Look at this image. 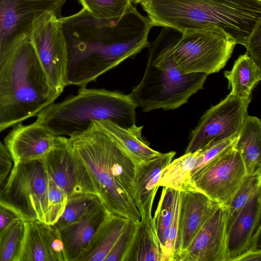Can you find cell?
Returning a JSON list of instances; mask_svg holds the SVG:
<instances>
[{
	"instance_id": "obj_1",
	"label": "cell",
	"mask_w": 261,
	"mask_h": 261,
	"mask_svg": "<svg viewBox=\"0 0 261 261\" xmlns=\"http://www.w3.org/2000/svg\"><path fill=\"white\" fill-rule=\"evenodd\" d=\"M59 21L67 48L65 84L80 88L148 47L153 27L133 5L115 26L98 21L83 8Z\"/></svg>"
},
{
	"instance_id": "obj_2",
	"label": "cell",
	"mask_w": 261,
	"mask_h": 261,
	"mask_svg": "<svg viewBox=\"0 0 261 261\" xmlns=\"http://www.w3.org/2000/svg\"><path fill=\"white\" fill-rule=\"evenodd\" d=\"M69 138L75 156L108 213L139 221L135 201L136 163L94 121Z\"/></svg>"
},
{
	"instance_id": "obj_3",
	"label": "cell",
	"mask_w": 261,
	"mask_h": 261,
	"mask_svg": "<svg viewBox=\"0 0 261 261\" xmlns=\"http://www.w3.org/2000/svg\"><path fill=\"white\" fill-rule=\"evenodd\" d=\"M140 5L153 26L181 33L219 29L244 46L261 23V0H144Z\"/></svg>"
},
{
	"instance_id": "obj_4",
	"label": "cell",
	"mask_w": 261,
	"mask_h": 261,
	"mask_svg": "<svg viewBox=\"0 0 261 261\" xmlns=\"http://www.w3.org/2000/svg\"><path fill=\"white\" fill-rule=\"evenodd\" d=\"M60 93L54 89L29 38L0 67V133L36 116Z\"/></svg>"
},
{
	"instance_id": "obj_5",
	"label": "cell",
	"mask_w": 261,
	"mask_h": 261,
	"mask_svg": "<svg viewBox=\"0 0 261 261\" xmlns=\"http://www.w3.org/2000/svg\"><path fill=\"white\" fill-rule=\"evenodd\" d=\"M164 28L149 43L148 61L140 82L129 94L142 111L173 110L188 102L190 96L202 89L208 75L181 74L174 61L173 47L177 39L176 30Z\"/></svg>"
},
{
	"instance_id": "obj_6",
	"label": "cell",
	"mask_w": 261,
	"mask_h": 261,
	"mask_svg": "<svg viewBox=\"0 0 261 261\" xmlns=\"http://www.w3.org/2000/svg\"><path fill=\"white\" fill-rule=\"evenodd\" d=\"M137 107L130 94L80 88L76 95L46 107L35 121L55 136L69 137L85 130L94 121L110 120L122 127L130 126L136 123Z\"/></svg>"
},
{
	"instance_id": "obj_7",
	"label": "cell",
	"mask_w": 261,
	"mask_h": 261,
	"mask_svg": "<svg viewBox=\"0 0 261 261\" xmlns=\"http://www.w3.org/2000/svg\"><path fill=\"white\" fill-rule=\"evenodd\" d=\"M48 186L43 157L13 164L0 189V203L25 221L45 223Z\"/></svg>"
},
{
	"instance_id": "obj_8",
	"label": "cell",
	"mask_w": 261,
	"mask_h": 261,
	"mask_svg": "<svg viewBox=\"0 0 261 261\" xmlns=\"http://www.w3.org/2000/svg\"><path fill=\"white\" fill-rule=\"evenodd\" d=\"M236 43L219 29L186 30L173 47L181 74L219 72L230 58Z\"/></svg>"
},
{
	"instance_id": "obj_9",
	"label": "cell",
	"mask_w": 261,
	"mask_h": 261,
	"mask_svg": "<svg viewBox=\"0 0 261 261\" xmlns=\"http://www.w3.org/2000/svg\"><path fill=\"white\" fill-rule=\"evenodd\" d=\"M65 0H0V67L29 38L35 25L50 15L61 17Z\"/></svg>"
},
{
	"instance_id": "obj_10",
	"label": "cell",
	"mask_w": 261,
	"mask_h": 261,
	"mask_svg": "<svg viewBox=\"0 0 261 261\" xmlns=\"http://www.w3.org/2000/svg\"><path fill=\"white\" fill-rule=\"evenodd\" d=\"M252 98L241 99L229 94L212 106L192 131L185 153L203 150L221 141L238 136Z\"/></svg>"
},
{
	"instance_id": "obj_11",
	"label": "cell",
	"mask_w": 261,
	"mask_h": 261,
	"mask_svg": "<svg viewBox=\"0 0 261 261\" xmlns=\"http://www.w3.org/2000/svg\"><path fill=\"white\" fill-rule=\"evenodd\" d=\"M247 172L234 146L192 178L194 186L221 206L228 208Z\"/></svg>"
},
{
	"instance_id": "obj_12",
	"label": "cell",
	"mask_w": 261,
	"mask_h": 261,
	"mask_svg": "<svg viewBox=\"0 0 261 261\" xmlns=\"http://www.w3.org/2000/svg\"><path fill=\"white\" fill-rule=\"evenodd\" d=\"M59 18L53 15L40 21L33 28L29 39L49 84L61 94L66 86L67 48Z\"/></svg>"
},
{
	"instance_id": "obj_13",
	"label": "cell",
	"mask_w": 261,
	"mask_h": 261,
	"mask_svg": "<svg viewBox=\"0 0 261 261\" xmlns=\"http://www.w3.org/2000/svg\"><path fill=\"white\" fill-rule=\"evenodd\" d=\"M221 206L195 186L179 191L177 235L173 261L185 250Z\"/></svg>"
},
{
	"instance_id": "obj_14",
	"label": "cell",
	"mask_w": 261,
	"mask_h": 261,
	"mask_svg": "<svg viewBox=\"0 0 261 261\" xmlns=\"http://www.w3.org/2000/svg\"><path fill=\"white\" fill-rule=\"evenodd\" d=\"M43 160L48 176L66 193L68 198L80 193H91L69 138L56 136L53 148Z\"/></svg>"
},
{
	"instance_id": "obj_15",
	"label": "cell",
	"mask_w": 261,
	"mask_h": 261,
	"mask_svg": "<svg viewBox=\"0 0 261 261\" xmlns=\"http://www.w3.org/2000/svg\"><path fill=\"white\" fill-rule=\"evenodd\" d=\"M227 208L221 206L205 223L188 247L180 252L178 261H228Z\"/></svg>"
},
{
	"instance_id": "obj_16",
	"label": "cell",
	"mask_w": 261,
	"mask_h": 261,
	"mask_svg": "<svg viewBox=\"0 0 261 261\" xmlns=\"http://www.w3.org/2000/svg\"><path fill=\"white\" fill-rule=\"evenodd\" d=\"M261 196L258 192L241 211L227 232L228 261L249 250H260Z\"/></svg>"
},
{
	"instance_id": "obj_17",
	"label": "cell",
	"mask_w": 261,
	"mask_h": 261,
	"mask_svg": "<svg viewBox=\"0 0 261 261\" xmlns=\"http://www.w3.org/2000/svg\"><path fill=\"white\" fill-rule=\"evenodd\" d=\"M56 137L36 121L20 123L6 135L4 143L16 164L43 158L53 148Z\"/></svg>"
},
{
	"instance_id": "obj_18",
	"label": "cell",
	"mask_w": 261,
	"mask_h": 261,
	"mask_svg": "<svg viewBox=\"0 0 261 261\" xmlns=\"http://www.w3.org/2000/svg\"><path fill=\"white\" fill-rule=\"evenodd\" d=\"M19 261H66L63 243L54 225L28 221Z\"/></svg>"
},
{
	"instance_id": "obj_19",
	"label": "cell",
	"mask_w": 261,
	"mask_h": 261,
	"mask_svg": "<svg viewBox=\"0 0 261 261\" xmlns=\"http://www.w3.org/2000/svg\"><path fill=\"white\" fill-rule=\"evenodd\" d=\"M109 214L99 200L78 221L58 229L64 245L66 261H77Z\"/></svg>"
},
{
	"instance_id": "obj_20",
	"label": "cell",
	"mask_w": 261,
	"mask_h": 261,
	"mask_svg": "<svg viewBox=\"0 0 261 261\" xmlns=\"http://www.w3.org/2000/svg\"><path fill=\"white\" fill-rule=\"evenodd\" d=\"M175 154V151L161 153L148 161L136 164L135 201L141 219L152 218V205L159 188L157 184L160 174L172 161Z\"/></svg>"
},
{
	"instance_id": "obj_21",
	"label": "cell",
	"mask_w": 261,
	"mask_h": 261,
	"mask_svg": "<svg viewBox=\"0 0 261 261\" xmlns=\"http://www.w3.org/2000/svg\"><path fill=\"white\" fill-rule=\"evenodd\" d=\"M94 121L136 164L148 161L161 153L152 149L143 137V126L135 124L124 127L110 120Z\"/></svg>"
},
{
	"instance_id": "obj_22",
	"label": "cell",
	"mask_w": 261,
	"mask_h": 261,
	"mask_svg": "<svg viewBox=\"0 0 261 261\" xmlns=\"http://www.w3.org/2000/svg\"><path fill=\"white\" fill-rule=\"evenodd\" d=\"M240 153L247 175L261 170V121L255 116H246L234 145Z\"/></svg>"
},
{
	"instance_id": "obj_23",
	"label": "cell",
	"mask_w": 261,
	"mask_h": 261,
	"mask_svg": "<svg viewBox=\"0 0 261 261\" xmlns=\"http://www.w3.org/2000/svg\"><path fill=\"white\" fill-rule=\"evenodd\" d=\"M129 221L109 214L87 250L77 261H104Z\"/></svg>"
},
{
	"instance_id": "obj_24",
	"label": "cell",
	"mask_w": 261,
	"mask_h": 261,
	"mask_svg": "<svg viewBox=\"0 0 261 261\" xmlns=\"http://www.w3.org/2000/svg\"><path fill=\"white\" fill-rule=\"evenodd\" d=\"M123 261H162L154 220L141 219Z\"/></svg>"
},
{
	"instance_id": "obj_25",
	"label": "cell",
	"mask_w": 261,
	"mask_h": 261,
	"mask_svg": "<svg viewBox=\"0 0 261 261\" xmlns=\"http://www.w3.org/2000/svg\"><path fill=\"white\" fill-rule=\"evenodd\" d=\"M260 67L247 53L240 55L232 69L224 73L231 89L229 94L244 99L251 98L252 91L261 79Z\"/></svg>"
},
{
	"instance_id": "obj_26",
	"label": "cell",
	"mask_w": 261,
	"mask_h": 261,
	"mask_svg": "<svg viewBox=\"0 0 261 261\" xmlns=\"http://www.w3.org/2000/svg\"><path fill=\"white\" fill-rule=\"evenodd\" d=\"M198 151L185 153L172 160L162 171L157 186L181 191L194 186L191 172L194 168Z\"/></svg>"
},
{
	"instance_id": "obj_27",
	"label": "cell",
	"mask_w": 261,
	"mask_h": 261,
	"mask_svg": "<svg viewBox=\"0 0 261 261\" xmlns=\"http://www.w3.org/2000/svg\"><path fill=\"white\" fill-rule=\"evenodd\" d=\"M89 14L102 23L116 25L132 5L129 0H78Z\"/></svg>"
},
{
	"instance_id": "obj_28",
	"label": "cell",
	"mask_w": 261,
	"mask_h": 261,
	"mask_svg": "<svg viewBox=\"0 0 261 261\" xmlns=\"http://www.w3.org/2000/svg\"><path fill=\"white\" fill-rule=\"evenodd\" d=\"M179 191L163 187L154 215L156 232L162 252L165 247L168 232L171 225Z\"/></svg>"
},
{
	"instance_id": "obj_29",
	"label": "cell",
	"mask_w": 261,
	"mask_h": 261,
	"mask_svg": "<svg viewBox=\"0 0 261 261\" xmlns=\"http://www.w3.org/2000/svg\"><path fill=\"white\" fill-rule=\"evenodd\" d=\"M25 231V221L19 218L0 234V261H19Z\"/></svg>"
},
{
	"instance_id": "obj_30",
	"label": "cell",
	"mask_w": 261,
	"mask_h": 261,
	"mask_svg": "<svg viewBox=\"0 0 261 261\" xmlns=\"http://www.w3.org/2000/svg\"><path fill=\"white\" fill-rule=\"evenodd\" d=\"M261 170L246 175L227 208V232L242 208L259 192Z\"/></svg>"
},
{
	"instance_id": "obj_31",
	"label": "cell",
	"mask_w": 261,
	"mask_h": 261,
	"mask_svg": "<svg viewBox=\"0 0 261 261\" xmlns=\"http://www.w3.org/2000/svg\"><path fill=\"white\" fill-rule=\"evenodd\" d=\"M100 200L96 194L80 193L67 199L65 210L54 225L60 229L78 221L94 204Z\"/></svg>"
},
{
	"instance_id": "obj_32",
	"label": "cell",
	"mask_w": 261,
	"mask_h": 261,
	"mask_svg": "<svg viewBox=\"0 0 261 261\" xmlns=\"http://www.w3.org/2000/svg\"><path fill=\"white\" fill-rule=\"evenodd\" d=\"M67 199L68 196L66 193L48 176L45 223L54 225L56 223L65 210Z\"/></svg>"
},
{
	"instance_id": "obj_33",
	"label": "cell",
	"mask_w": 261,
	"mask_h": 261,
	"mask_svg": "<svg viewBox=\"0 0 261 261\" xmlns=\"http://www.w3.org/2000/svg\"><path fill=\"white\" fill-rule=\"evenodd\" d=\"M238 136L221 141L203 150L198 151L196 163L191 172L192 178L196 176L208 164L233 146Z\"/></svg>"
},
{
	"instance_id": "obj_34",
	"label": "cell",
	"mask_w": 261,
	"mask_h": 261,
	"mask_svg": "<svg viewBox=\"0 0 261 261\" xmlns=\"http://www.w3.org/2000/svg\"><path fill=\"white\" fill-rule=\"evenodd\" d=\"M130 220L104 261H123L132 242L137 223Z\"/></svg>"
},
{
	"instance_id": "obj_35",
	"label": "cell",
	"mask_w": 261,
	"mask_h": 261,
	"mask_svg": "<svg viewBox=\"0 0 261 261\" xmlns=\"http://www.w3.org/2000/svg\"><path fill=\"white\" fill-rule=\"evenodd\" d=\"M244 46L247 49L246 53L261 67V23L254 28Z\"/></svg>"
},
{
	"instance_id": "obj_36",
	"label": "cell",
	"mask_w": 261,
	"mask_h": 261,
	"mask_svg": "<svg viewBox=\"0 0 261 261\" xmlns=\"http://www.w3.org/2000/svg\"><path fill=\"white\" fill-rule=\"evenodd\" d=\"M13 165L10 155L4 143L0 139V180L8 176Z\"/></svg>"
},
{
	"instance_id": "obj_37",
	"label": "cell",
	"mask_w": 261,
	"mask_h": 261,
	"mask_svg": "<svg viewBox=\"0 0 261 261\" xmlns=\"http://www.w3.org/2000/svg\"><path fill=\"white\" fill-rule=\"evenodd\" d=\"M20 216L11 208L0 203V234Z\"/></svg>"
},
{
	"instance_id": "obj_38",
	"label": "cell",
	"mask_w": 261,
	"mask_h": 261,
	"mask_svg": "<svg viewBox=\"0 0 261 261\" xmlns=\"http://www.w3.org/2000/svg\"><path fill=\"white\" fill-rule=\"evenodd\" d=\"M261 261V250H249L236 258L235 261Z\"/></svg>"
},
{
	"instance_id": "obj_39",
	"label": "cell",
	"mask_w": 261,
	"mask_h": 261,
	"mask_svg": "<svg viewBox=\"0 0 261 261\" xmlns=\"http://www.w3.org/2000/svg\"><path fill=\"white\" fill-rule=\"evenodd\" d=\"M132 4H140L142 2H143L144 0H129Z\"/></svg>"
}]
</instances>
